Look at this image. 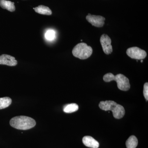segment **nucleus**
<instances>
[{
  "instance_id": "obj_17",
  "label": "nucleus",
  "mask_w": 148,
  "mask_h": 148,
  "mask_svg": "<svg viewBox=\"0 0 148 148\" xmlns=\"http://www.w3.org/2000/svg\"><path fill=\"white\" fill-rule=\"evenodd\" d=\"M141 63H143V59H142V60H141Z\"/></svg>"
},
{
  "instance_id": "obj_16",
  "label": "nucleus",
  "mask_w": 148,
  "mask_h": 148,
  "mask_svg": "<svg viewBox=\"0 0 148 148\" xmlns=\"http://www.w3.org/2000/svg\"><path fill=\"white\" fill-rule=\"evenodd\" d=\"M143 94L144 97L145 98L146 101L148 100V83L146 82L144 86V90H143Z\"/></svg>"
},
{
  "instance_id": "obj_3",
  "label": "nucleus",
  "mask_w": 148,
  "mask_h": 148,
  "mask_svg": "<svg viewBox=\"0 0 148 148\" xmlns=\"http://www.w3.org/2000/svg\"><path fill=\"white\" fill-rule=\"evenodd\" d=\"M103 80L104 81L108 82L115 81L117 83L119 89L123 91H127L130 88L129 79L122 74H119L114 75L112 73H108L104 76Z\"/></svg>"
},
{
  "instance_id": "obj_2",
  "label": "nucleus",
  "mask_w": 148,
  "mask_h": 148,
  "mask_svg": "<svg viewBox=\"0 0 148 148\" xmlns=\"http://www.w3.org/2000/svg\"><path fill=\"white\" fill-rule=\"evenodd\" d=\"M99 107L103 110L112 111L113 116L116 119H121L125 114L123 107L114 101H101L99 103Z\"/></svg>"
},
{
  "instance_id": "obj_1",
  "label": "nucleus",
  "mask_w": 148,
  "mask_h": 148,
  "mask_svg": "<svg viewBox=\"0 0 148 148\" xmlns=\"http://www.w3.org/2000/svg\"><path fill=\"white\" fill-rule=\"evenodd\" d=\"M10 124L16 129L27 130L34 127L36 121L34 119L25 116L14 117L10 120Z\"/></svg>"
},
{
  "instance_id": "obj_7",
  "label": "nucleus",
  "mask_w": 148,
  "mask_h": 148,
  "mask_svg": "<svg viewBox=\"0 0 148 148\" xmlns=\"http://www.w3.org/2000/svg\"><path fill=\"white\" fill-rule=\"evenodd\" d=\"M86 19L92 26L97 27H103L105 24L104 21L106 20V18L103 16L91 15L90 14H88L86 16Z\"/></svg>"
},
{
  "instance_id": "obj_6",
  "label": "nucleus",
  "mask_w": 148,
  "mask_h": 148,
  "mask_svg": "<svg viewBox=\"0 0 148 148\" xmlns=\"http://www.w3.org/2000/svg\"><path fill=\"white\" fill-rule=\"evenodd\" d=\"M100 42L103 51L106 54H110L112 52V47L111 45V39L107 35H102L100 38Z\"/></svg>"
},
{
  "instance_id": "obj_11",
  "label": "nucleus",
  "mask_w": 148,
  "mask_h": 148,
  "mask_svg": "<svg viewBox=\"0 0 148 148\" xmlns=\"http://www.w3.org/2000/svg\"><path fill=\"white\" fill-rule=\"evenodd\" d=\"M36 12L40 14L50 15L52 14V12L50 9L45 6L40 5L34 8Z\"/></svg>"
},
{
  "instance_id": "obj_10",
  "label": "nucleus",
  "mask_w": 148,
  "mask_h": 148,
  "mask_svg": "<svg viewBox=\"0 0 148 148\" xmlns=\"http://www.w3.org/2000/svg\"><path fill=\"white\" fill-rule=\"evenodd\" d=\"M0 6L3 9L7 10L10 12H14L15 10L14 3L6 0H0Z\"/></svg>"
},
{
  "instance_id": "obj_14",
  "label": "nucleus",
  "mask_w": 148,
  "mask_h": 148,
  "mask_svg": "<svg viewBox=\"0 0 148 148\" xmlns=\"http://www.w3.org/2000/svg\"><path fill=\"white\" fill-rule=\"evenodd\" d=\"M12 103V99L6 97L0 98V110L8 108Z\"/></svg>"
},
{
  "instance_id": "obj_8",
  "label": "nucleus",
  "mask_w": 148,
  "mask_h": 148,
  "mask_svg": "<svg viewBox=\"0 0 148 148\" xmlns=\"http://www.w3.org/2000/svg\"><path fill=\"white\" fill-rule=\"evenodd\" d=\"M0 64L10 66H14L17 64L15 58L11 56L3 54L0 56Z\"/></svg>"
},
{
  "instance_id": "obj_9",
  "label": "nucleus",
  "mask_w": 148,
  "mask_h": 148,
  "mask_svg": "<svg viewBox=\"0 0 148 148\" xmlns=\"http://www.w3.org/2000/svg\"><path fill=\"white\" fill-rule=\"evenodd\" d=\"M82 142L86 147L91 148H98L99 143L93 138L90 136H86L83 138Z\"/></svg>"
},
{
  "instance_id": "obj_13",
  "label": "nucleus",
  "mask_w": 148,
  "mask_h": 148,
  "mask_svg": "<svg viewBox=\"0 0 148 148\" xmlns=\"http://www.w3.org/2000/svg\"><path fill=\"white\" fill-rule=\"evenodd\" d=\"M78 106L75 103H72L66 105L64 107V111L67 113H71L78 110Z\"/></svg>"
},
{
  "instance_id": "obj_12",
  "label": "nucleus",
  "mask_w": 148,
  "mask_h": 148,
  "mask_svg": "<svg viewBox=\"0 0 148 148\" xmlns=\"http://www.w3.org/2000/svg\"><path fill=\"white\" fill-rule=\"evenodd\" d=\"M138 145V139L134 135L130 136L126 142L127 148H136Z\"/></svg>"
},
{
  "instance_id": "obj_4",
  "label": "nucleus",
  "mask_w": 148,
  "mask_h": 148,
  "mask_svg": "<svg viewBox=\"0 0 148 148\" xmlns=\"http://www.w3.org/2000/svg\"><path fill=\"white\" fill-rule=\"evenodd\" d=\"M92 52V47L85 43H80L74 47L72 53L74 56L80 59L89 58Z\"/></svg>"
},
{
  "instance_id": "obj_5",
  "label": "nucleus",
  "mask_w": 148,
  "mask_h": 148,
  "mask_svg": "<svg viewBox=\"0 0 148 148\" xmlns=\"http://www.w3.org/2000/svg\"><path fill=\"white\" fill-rule=\"evenodd\" d=\"M126 53L130 58L137 60L144 59L147 55L145 50L138 47L129 48L126 51Z\"/></svg>"
},
{
  "instance_id": "obj_15",
  "label": "nucleus",
  "mask_w": 148,
  "mask_h": 148,
  "mask_svg": "<svg viewBox=\"0 0 148 148\" xmlns=\"http://www.w3.org/2000/svg\"><path fill=\"white\" fill-rule=\"evenodd\" d=\"M45 37L48 40H52L55 38V32L53 30H48L46 33Z\"/></svg>"
}]
</instances>
